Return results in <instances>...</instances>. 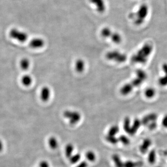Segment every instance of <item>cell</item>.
<instances>
[{
    "mask_svg": "<svg viewBox=\"0 0 167 167\" xmlns=\"http://www.w3.org/2000/svg\"><path fill=\"white\" fill-rule=\"evenodd\" d=\"M153 51V47L152 44L149 43H145L135 54L132 55L131 61L135 64H145Z\"/></svg>",
    "mask_w": 167,
    "mask_h": 167,
    "instance_id": "6da1fadb",
    "label": "cell"
},
{
    "mask_svg": "<svg viewBox=\"0 0 167 167\" xmlns=\"http://www.w3.org/2000/svg\"><path fill=\"white\" fill-rule=\"evenodd\" d=\"M149 13V7L146 3H143L140 5L134 16L135 25L140 26L145 22Z\"/></svg>",
    "mask_w": 167,
    "mask_h": 167,
    "instance_id": "7a4b0ae2",
    "label": "cell"
},
{
    "mask_svg": "<svg viewBox=\"0 0 167 167\" xmlns=\"http://www.w3.org/2000/svg\"><path fill=\"white\" fill-rule=\"evenodd\" d=\"M105 57L108 60L118 63H124L127 59L126 54L117 50L109 51L106 53Z\"/></svg>",
    "mask_w": 167,
    "mask_h": 167,
    "instance_id": "3957f363",
    "label": "cell"
},
{
    "mask_svg": "<svg viewBox=\"0 0 167 167\" xmlns=\"http://www.w3.org/2000/svg\"><path fill=\"white\" fill-rule=\"evenodd\" d=\"M8 34L12 39L21 43L26 42L28 38V34L26 32L15 27L10 29Z\"/></svg>",
    "mask_w": 167,
    "mask_h": 167,
    "instance_id": "277c9868",
    "label": "cell"
},
{
    "mask_svg": "<svg viewBox=\"0 0 167 167\" xmlns=\"http://www.w3.org/2000/svg\"><path fill=\"white\" fill-rule=\"evenodd\" d=\"M63 116L68 119L69 123L71 125H75L79 123L81 118V114L76 111H66L63 113Z\"/></svg>",
    "mask_w": 167,
    "mask_h": 167,
    "instance_id": "5b68a950",
    "label": "cell"
},
{
    "mask_svg": "<svg viewBox=\"0 0 167 167\" xmlns=\"http://www.w3.org/2000/svg\"><path fill=\"white\" fill-rule=\"evenodd\" d=\"M91 4L93 5L96 12L99 14H103L107 9V5L105 0H88Z\"/></svg>",
    "mask_w": 167,
    "mask_h": 167,
    "instance_id": "8992f818",
    "label": "cell"
},
{
    "mask_svg": "<svg viewBox=\"0 0 167 167\" xmlns=\"http://www.w3.org/2000/svg\"><path fill=\"white\" fill-rule=\"evenodd\" d=\"M162 69L164 75L160 77L158 79V83L162 87L167 86V63H163L162 66Z\"/></svg>",
    "mask_w": 167,
    "mask_h": 167,
    "instance_id": "52a82bcc",
    "label": "cell"
},
{
    "mask_svg": "<svg viewBox=\"0 0 167 167\" xmlns=\"http://www.w3.org/2000/svg\"><path fill=\"white\" fill-rule=\"evenodd\" d=\"M45 45V40L41 38L36 37L32 39L29 42V46L34 49L42 48Z\"/></svg>",
    "mask_w": 167,
    "mask_h": 167,
    "instance_id": "ba28073f",
    "label": "cell"
},
{
    "mask_svg": "<svg viewBox=\"0 0 167 167\" xmlns=\"http://www.w3.org/2000/svg\"><path fill=\"white\" fill-rule=\"evenodd\" d=\"M158 118V116L156 113H150L145 115L141 120L142 124L144 125H148L152 122H156Z\"/></svg>",
    "mask_w": 167,
    "mask_h": 167,
    "instance_id": "9c48e42d",
    "label": "cell"
},
{
    "mask_svg": "<svg viewBox=\"0 0 167 167\" xmlns=\"http://www.w3.org/2000/svg\"><path fill=\"white\" fill-rule=\"evenodd\" d=\"M152 143V141L149 138H146L144 139L142 143L139 146L140 152L142 154H146L148 151Z\"/></svg>",
    "mask_w": 167,
    "mask_h": 167,
    "instance_id": "30bf717a",
    "label": "cell"
},
{
    "mask_svg": "<svg viewBox=\"0 0 167 167\" xmlns=\"http://www.w3.org/2000/svg\"><path fill=\"white\" fill-rule=\"evenodd\" d=\"M51 94V90L49 87L47 86L42 87L40 95L41 100L43 102H47L50 99Z\"/></svg>",
    "mask_w": 167,
    "mask_h": 167,
    "instance_id": "8fae6325",
    "label": "cell"
},
{
    "mask_svg": "<svg viewBox=\"0 0 167 167\" xmlns=\"http://www.w3.org/2000/svg\"><path fill=\"white\" fill-rule=\"evenodd\" d=\"M142 124L141 120H140L138 118H135L134 119L132 122V124H131V128H130L129 134H130V135H134L136 134Z\"/></svg>",
    "mask_w": 167,
    "mask_h": 167,
    "instance_id": "7c38bea8",
    "label": "cell"
},
{
    "mask_svg": "<svg viewBox=\"0 0 167 167\" xmlns=\"http://www.w3.org/2000/svg\"><path fill=\"white\" fill-rule=\"evenodd\" d=\"M134 89L130 82L126 83L120 88V92L123 96H127L130 94Z\"/></svg>",
    "mask_w": 167,
    "mask_h": 167,
    "instance_id": "4fadbf2b",
    "label": "cell"
},
{
    "mask_svg": "<svg viewBox=\"0 0 167 167\" xmlns=\"http://www.w3.org/2000/svg\"><path fill=\"white\" fill-rule=\"evenodd\" d=\"M85 62L81 59H79L75 62V69L78 73H81L84 71L85 69Z\"/></svg>",
    "mask_w": 167,
    "mask_h": 167,
    "instance_id": "5bb4252c",
    "label": "cell"
},
{
    "mask_svg": "<svg viewBox=\"0 0 167 167\" xmlns=\"http://www.w3.org/2000/svg\"><path fill=\"white\" fill-rule=\"evenodd\" d=\"M112 161L114 162L115 167H124V162H123L119 155L118 154H113L111 156Z\"/></svg>",
    "mask_w": 167,
    "mask_h": 167,
    "instance_id": "9a60e30c",
    "label": "cell"
},
{
    "mask_svg": "<svg viewBox=\"0 0 167 167\" xmlns=\"http://www.w3.org/2000/svg\"><path fill=\"white\" fill-rule=\"evenodd\" d=\"M110 39L113 43L116 44H120L122 41V36L117 32L113 31Z\"/></svg>",
    "mask_w": 167,
    "mask_h": 167,
    "instance_id": "2e32d148",
    "label": "cell"
},
{
    "mask_svg": "<svg viewBox=\"0 0 167 167\" xmlns=\"http://www.w3.org/2000/svg\"><path fill=\"white\" fill-rule=\"evenodd\" d=\"M156 90L155 88L149 87L145 89V91H144V95L146 98L151 99L156 96Z\"/></svg>",
    "mask_w": 167,
    "mask_h": 167,
    "instance_id": "e0dca14e",
    "label": "cell"
},
{
    "mask_svg": "<svg viewBox=\"0 0 167 167\" xmlns=\"http://www.w3.org/2000/svg\"><path fill=\"white\" fill-rule=\"evenodd\" d=\"M113 31L111 30L110 27H105L101 29L100 31V34L101 36L104 38H110Z\"/></svg>",
    "mask_w": 167,
    "mask_h": 167,
    "instance_id": "ac0fdd59",
    "label": "cell"
},
{
    "mask_svg": "<svg viewBox=\"0 0 167 167\" xmlns=\"http://www.w3.org/2000/svg\"><path fill=\"white\" fill-rule=\"evenodd\" d=\"M48 145L50 148L52 149H57V148L59 146L58 141L57 140V138L54 136H51L48 139Z\"/></svg>",
    "mask_w": 167,
    "mask_h": 167,
    "instance_id": "d6986e66",
    "label": "cell"
},
{
    "mask_svg": "<svg viewBox=\"0 0 167 167\" xmlns=\"http://www.w3.org/2000/svg\"><path fill=\"white\" fill-rule=\"evenodd\" d=\"M147 160L149 164H153L155 163L156 160V154L155 150L152 149L149 152Z\"/></svg>",
    "mask_w": 167,
    "mask_h": 167,
    "instance_id": "ffe728a7",
    "label": "cell"
},
{
    "mask_svg": "<svg viewBox=\"0 0 167 167\" xmlns=\"http://www.w3.org/2000/svg\"><path fill=\"white\" fill-rule=\"evenodd\" d=\"M74 147L73 144L72 143H68L66 144L65 149V153L66 157L70 158L73 155V151H74Z\"/></svg>",
    "mask_w": 167,
    "mask_h": 167,
    "instance_id": "44dd1931",
    "label": "cell"
},
{
    "mask_svg": "<svg viewBox=\"0 0 167 167\" xmlns=\"http://www.w3.org/2000/svg\"><path fill=\"white\" fill-rule=\"evenodd\" d=\"M143 163L142 162H134L131 160H128L124 162V167H141Z\"/></svg>",
    "mask_w": 167,
    "mask_h": 167,
    "instance_id": "7402d4cb",
    "label": "cell"
},
{
    "mask_svg": "<svg viewBox=\"0 0 167 167\" xmlns=\"http://www.w3.org/2000/svg\"><path fill=\"white\" fill-rule=\"evenodd\" d=\"M21 82L24 86H29L32 84L33 79L30 75H24L21 79Z\"/></svg>",
    "mask_w": 167,
    "mask_h": 167,
    "instance_id": "603a6c76",
    "label": "cell"
},
{
    "mask_svg": "<svg viewBox=\"0 0 167 167\" xmlns=\"http://www.w3.org/2000/svg\"><path fill=\"white\" fill-rule=\"evenodd\" d=\"M131 121L130 117H127L124 118L123 122L124 130L126 133L129 134L131 128Z\"/></svg>",
    "mask_w": 167,
    "mask_h": 167,
    "instance_id": "cb8c5ba5",
    "label": "cell"
},
{
    "mask_svg": "<svg viewBox=\"0 0 167 167\" xmlns=\"http://www.w3.org/2000/svg\"><path fill=\"white\" fill-rule=\"evenodd\" d=\"M119 132V127L117 125H113L109 128L107 135L112 136H116Z\"/></svg>",
    "mask_w": 167,
    "mask_h": 167,
    "instance_id": "d4e9b609",
    "label": "cell"
},
{
    "mask_svg": "<svg viewBox=\"0 0 167 167\" xmlns=\"http://www.w3.org/2000/svg\"><path fill=\"white\" fill-rule=\"evenodd\" d=\"M144 82V81L143 79L139 78V77H137V76H136L135 78L133 79L130 81V83L132 85L133 87L135 88H136V87H139L140 85H142Z\"/></svg>",
    "mask_w": 167,
    "mask_h": 167,
    "instance_id": "484cf974",
    "label": "cell"
},
{
    "mask_svg": "<svg viewBox=\"0 0 167 167\" xmlns=\"http://www.w3.org/2000/svg\"><path fill=\"white\" fill-rule=\"evenodd\" d=\"M30 61L27 58H23L20 62V66L21 68L23 70H27L30 66Z\"/></svg>",
    "mask_w": 167,
    "mask_h": 167,
    "instance_id": "4316f807",
    "label": "cell"
},
{
    "mask_svg": "<svg viewBox=\"0 0 167 167\" xmlns=\"http://www.w3.org/2000/svg\"><path fill=\"white\" fill-rule=\"evenodd\" d=\"M85 157L88 161L90 162H94L97 158L96 154L92 150H89L86 152L85 154Z\"/></svg>",
    "mask_w": 167,
    "mask_h": 167,
    "instance_id": "83f0119b",
    "label": "cell"
},
{
    "mask_svg": "<svg viewBox=\"0 0 167 167\" xmlns=\"http://www.w3.org/2000/svg\"><path fill=\"white\" fill-rule=\"evenodd\" d=\"M136 76L139 77V78L143 79L144 81H146V79L148 78L147 73L143 69H138L136 70Z\"/></svg>",
    "mask_w": 167,
    "mask_h": 167,
    "instance_id": "f1b7e54d",
    "label": "cell"
},
{
    "mask_svg": "<svg viewBox=\"0 0 167 167\" xmlns=\"http://www.w3.org/2000/svg\"><path fill=\"white\" fill-rule=\"evenodd\" d=\"M69 161L72 164H76L79 162L81 159V155L79 153H76V154L72 155L70 158H69Z\"/></svg>",
    "mask_w": 167,
    "mask_h": 167,
    "instance_id": "f546056e",
    "label": "cell"
},
{
    "mask_svg": "<svg viewBox=\"0 0 167 167\" xmlns=\"http://www.w3.org/2000/svg\"><path fill=\"white\" fill-rule=\"evenodd\" d=\"M118 138L119 142L121 143L123 145L127 146V145H129L130 144V139L128 138V136H126L122 135L120 136Z\"/></svg>",
    "mask_w": 167,
    "mask_h": 167,
    "instance_id": "4dcf8cb0",
    "label": "cell"
},
{
    "mask_svg": "<svg viewBox=\"0 0 167 167\" xmlns=\"http://www.w3.org/2000/svg\"><path fill=\"white\" fill-rule=\"evenodd\" d=\"M106 141L109 143L112 144H116L119 142L118 138L116 136H112L107 135L105 137Z\"/></svg>",
    "mask_w": 167,
    "mask_h": 167,
    "instance_id": "1f68e13d",
    "label": "cell"
},
{
    "mask_svg": "<svg viewBox=\"0 0 167 167\" xmlns=\"http://www.w3.org/2000/svg\"><path fill=\"white\" fill-rule=\"evenodd\" d=\"M162 124L163 127L167 129V114H165L162 120Z\"/></svg>",
    "mask_w": 167,
    "mask_h": 167,
    "instance_id": "d6a6232c",
    "label": "cell"
},
{
    "mask_svg": "<svg viewBox=\"0 0 167 167\" xmlns=\"http://www.w3.org/2000/svg\"><path fill=\"white\" fill-rule=\"evenodd\" d=\"M148 126L149 129L151 130H153L155 129L157 127V123L156 122H153L147 125Z\"/></svg>",
    "mask_w": 167,
    "mask_h": 167,
    "instance_id": "836d02e7",
    "label": "cell"
},
{
    "mask_svg": "<svg viewBox=\"0 0 167 167\" xmlns=\"http://www.w3.org/2000/svg\"><path fill=\"white\" fill-rule=\"evenodd\" d=\"M39 167H50V164L48 162L44 160L40 162Z\"/></svg>",
    "mask_w": 167,
    "mask_h": 167,
    "instance_id": "e575fe53",
    "label": "cell"
},
{
    "mask_svg": "<svg viewBox=\"0 0 167 167\" xmlns=\"http://www.w3.org/2000/svg\"><path fill=\"white\" fill-rule=\"evenodd\" d=\"M88 164L87 163V162L85 161H83L81 162H79L76 167H88Z\"/></svg>",
    "mask_w": 167,
    "mask_h": 167,
    "instance_id": "d590c367",
    "label": "cell"
},
{
    "mask_svg": "<svg viewBox=\"0 0 167 167\" xmlns=\"http://www.w3.org/2000/svg\"><path fill=\"white\" fill-rule=\"evenodd\" d=\"M3 144L1 140H0V151H2L3 149Z\"/></svg>",
    "mask_w": 167,
    "mask_h": 167,
    "instance_id": "8d00e7d4",
    "label": "cell"
}]
</instances>
